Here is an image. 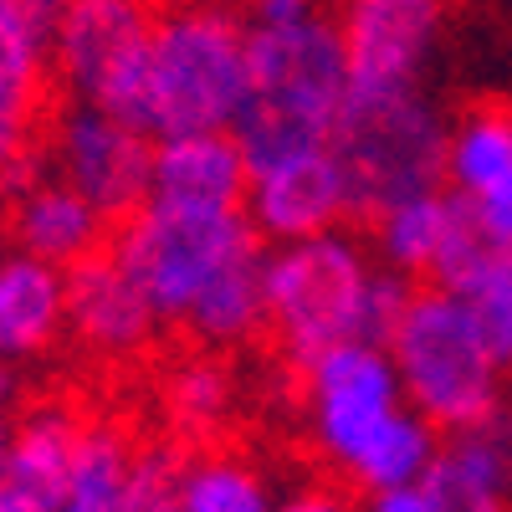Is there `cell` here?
Returning <instances> with one entry per match:
<instances>
[{
    "label": "cell",
    "instance_id": "cell-1",
    "mask_svg": "<svg viewBox=\"0 0 512 512\" xmlns=\"http://www.w3.org/2000/svg\"><path fill=\"white\" fill-rule=\"evenodd\" d=\"M246 98L231 139L246 175L262 164L328 149L349 98V57L333 0H241Z\"/></svg>",
    "mask_w": 512,
    "mask_h": 512
},
{
    "label": "cell",
    "instance_id": "cell-2",
    "mask_svg": "<svg viewBox=\"0 0 512 512\" xmlns=\"http://www.w3.org/2000/svg\"><path fill=\"white\" fill-rule=\"evenodd\" d=\"M303 425L313 451L359 492L410 487L431 472L441 431L425 420L384 344H333L303 369Z\"/></svg>",
    "mask_w": 512,
    "mask_h": 512
},
{
    "label": "cell",
    "instance_id": "cell-3",
    "mask_svg": "<svg viewBox=\"0 0 512 512\" xmlns=\"http://www.w3.org/2000/svg\"><path fill=\"white\" fill-rule=\"evenodd\" d=\"M267 333L287 354L292 369H303L333 344H384L410 303L415 282L379 267V256L359 246L344 226L282 241L267 251Z\"/></svg>",
    "mask_w": 512,
    "mask_h": 512
},
{
    "label": "cell",
    "instance_id": "cell-4",
    "mask_svg": "<svg viewBox=\"0 0 512 512\" xmlns=\"http://www.w3.org/2000/svg\"><path fill=\"white\" fill-rule=\"evenodd\" d=\"M246 98L241 11L221 0H175L154 16L134 123L149 139L231 134Z\"/></svg>",
    "mask_w": 512,
    "mask_h": 512
},
{
    "label": "cell",
    "instance_id": "cell-5",
    "mask_svg": "<svg viewBox=\"0 0 512 512\" xmlns=\"http://www.w3.org/2000/svg\"><path fill=\"white\" fill-rule=\"evenodd\" d=\"M446 113L425 88H349L333 123L349 221H374L405 195L446 185Z\"/></svg>",
    "mask_w": 512,
    "mask_h": 512
},
{
    "label": "cell",
    "instance_id": "cell-6",
    "mask_svg": "<svg viewBox=\"0 0 512 512\" xmlns=\"http://www.w3.org/2000/svg\"><path fill=\"white\" fill-rule=\"evenodd\" d=\"M384 349L395 359L405 384V400L436 425L441 436L466 431L487 420L497 405L512 400V374L497 364L477 323L461 313V303L441 287H415L400 308Z\"/></svg>",
    "mask_w": 512,
    "mask_h": 512
},
{
    "label": "cell",
    "instance_id": "cell-7",
    "mask_svg": "<svg viewBox=\"0 0 512 512\" xmlns=\"http://www.w3.org/2000/svg\"><path fill=\"white\" fill-rule=\"evenodd\" d=\"M128 267L154 303L164 328H185V318L200 308V297L226 272L262 256L267 241L256 236L246 210H205V205H169L144 195V205L128 221H118V236L108 246Z\"/></svg>",
    "mask_w": 512,
    "mask_h": 512
},
{
    "label": "cell",
    "instance_id": "cell-8",
    "mask_svg": "<svg viewBox=\"0 0 512 512\" xmlns=\"http://www.w3.org/2000/svg\"><path fill=\"white\" fill-rule=\"evenodd\" d=\"M154 16L149 0H67L47 41L52 82H62L67 98L134 123Z\"/></svg>",
    "mask_w": 512,
    "mask_h": 512
},
{
    "label": "cell",
    "instance_id": "cell-9",
    "mask_svg": "<svg viewBox=\"0 0 512 512\" xmlns=\"http://www.w3.org/2000/svg\"><path fill=\"white\" fill-rule=\"evenodd\" d=\"M41 164L67 180L108 226L128 221L149 195L154 139L108 108L67 98L41 128Z\"/></svg>",
    "mask_w": 512,
    "mask_h": 512
},
{
    "label": "cell",
    "instance_id": "cell-10",
    "mask_svg": "<svg viewBox=\"0 0 512 512\" xmlns=\"http://www.w3.org/2000/svg\"><path fill=\"white\" fill-rule=\"evenodd\" d=\"M446 31L451 0H338L349 88H425Z\"/></svg>",
    "mask_w": 512,
    "mask_h": 512
},
{
    "label": "cell",
    "instance_id": "cell-11",
    "mask_svg": "<svg viewBox=\"0 0 512 512\" xmlns=\"http://www.w3.org/2000/svg\"><path fill=\"white\" fill-rule=\"evenodd\" d=\"M159 333L164 323L154 303L108 246L67 267V338L77 349H88L103 364H128L144 359Z\"/></svg>",
    "mask_w": 512,
    "mask_h": 512
},
{
    "label": "cell",
    "instance_id": "cell-12",
    "mask_svg": "<svg viewBox=\"0 0 512 512\" xmlns=\"http://www.w3.org/2000/svg\"><path fill=\"white\" fill-rule=\"evenodd\" d=\"M246 221L272 246L338 231L349 221V190H344V169H338L333 149L292 154V159L251 169L246 175Z\"/></svg>",
    "mask_w": 512,
    "mask_h": 512
},
{
    "label": "cell",
    "instance_id": "cell-13",
    "mask_svg": "<svg viewBox=\"0 0 512 512\" xmlns=\"http://www.w3.org/2000/svg\"><path fill=\"white\" fill-rule=\"evenodd\" d=\"M6 195V236L16 251L41 256L52 267H77L108 241V221L82 200L67 180H57L47 164H31L26 175L0 190Z\"/></svg>",
    "mask_w": 512,
    "mask_h": 512
},
{
    "label": "cell",
    "instance_id": "cell-14",
    "mask_svg": "<svg viewBox=\"0 0 512 512\" xmlns=\"http://www.w3.org/2000/svg\"><path fill=\"white\" fill-rule=\"evenodd\" d=\"M369 231H374L379 267L400 272L405 282H441V272L482 236L466 200L451 195L446 185L395 200L369 221Z\"/></svg>",
    "mask_w": 512,
    "mask_h": 512
},
{
    "label": "cell",
    "instance_id": "cell-15",
    "mask_svg": "<svg viewBox=\"0 0 512 512\" xmlns=\"http://www.w3.org/2000/svg\"><path fill=\"white\" fill-rule=\"evenodd\" d=\"M52 52L47 36L0 11V190H11L36 164L47 128Z\"/></svg>",
    "mask_w": 512,
    "mask_h": 512
},
{
    "label": "cell",
    "instance_id": "cell-16",
    "mask_svg": "<svg viewBox=\"0 0 512 512\" xmlns=\"http://www.w3.org/2000/svg\"><path fill=\"white\" fill-rule=\"evenodd\" d=\"M425 487L441 512H512V400L441 436Z\"/></svg>",
    "mask_w": 512,
    "mask_h": 512
},
{
    "label": "cell",
    "instance_id": "cell-17",
    "mask_svg": "<svg viewBox=\"0 0 512 512\" xmlns=\"http://www.w3.org/2000/svg\"><path fill=\"white\" fill-rule=\"evenodd\" d=\"M67 338V272L26 251H0V364H31Z\"/></svg>",
    "mask_w": 512,
    "mask_h": 512
},
{
    "label": "cell",
    "instance_id": "cell-18",
    "mask_svg": "<svg viewBox=\"0 0 512 512\" xmlns=\"http://www.w3.org/2000/svg\"><path fill=\"white\" fill-rule=\"evenodd\" d=\"M82 420L88 415L72 405H36L26 420H16L0 461V512H52Z\"/></svg>",
    "mask_w": 512,
    "mask_h": 512
},
{
    "label": "cell",
    "instance_id": "cell-19",
    "mask_svg": "<svg viewBox=\"0 0 512 512\" xmlns=\"http://www.w3.org/2000/svg\"><path fill=\"white\" fill-rule=\"evenodd\" d=\"M149 195L169 205L246 210V159L231 134H169L154 139Z\"/></svg>",
    "mask_w": 512,
    "mask_h": 512
},
{
    "label": "cell",
    "instance_id": "cell-20",
    "mask_svg": "<svg viewBox=\"0 0 512 512\" xmlns=\"http://www.w3.org/2000/svg\"><path fill=\"white\" fill-rule=\"evenodd\" d=\"M512 185V103L482 98L446 123V190L477 205Z\"/></svg>",
    "mask_w": 512,
    "mask_h": 512
},
{
    "label": "cell",
    "instance_id": "cell-21",
    "mask_svg": "<svg viewBox=\"0 0 512 512\" xmlns=\"http://www.w3.org/2000/svg\"><path fill=\"white\" fill-rule=\"evenodd\" d=\"M431 287L456 297L461 313L477 323L487 349L497 354V364L512 374V246L477 236Z\"/></svg>",
    "mask_w": 512,
    "mask_h": 512
},
{
    "label": "cell",
    "instance_id": "cell-22",
    "mask_svg": "<svg viewBox=\"0 0 512 512\" xmlns=\"http://www.w3.org/2000/svg\"><path fill=\"white\" fill-rule=\"evenodd\" d=\"M134 436L118 420H82V436L72 446L62 492L52 502V512H118L128 477H134Z\"/></svg>",
    "mask_w": 512,
    "mask_h": 512
},
{
    "label": "cell",
    "instance_id": "cell-23",
    "mask_svg": "<svg viewBox=\"0 0 512 512\" xmlns=\"http://www.w3.org/2000/svg\"><path fill=\"white\" fill-rule=\"evenodd\" d=\"M236 400H241V384L226 354L216 349H200L164 374V415L190 441H210L216 431H226L236 415Z\"/></svg>",
    "mask_w": 512,
    "mask_h": 512
},
{
    "label": "cell",
    "instance_id": "cell-24",
    "mask_svg": "<svg viewBox=\"0 0 512 512\" xmlns=\"http://www.w3.org/2000/svg\"><path fill=\"white\" fill-rule=\"evenodd\" d=\"M277 487L246 451L210 446L180 466V507L185 512H277Z\"/></svg>",
    "mask_w": 512,
    "mask_h": 512
},
{
    "label": "cell",
    "instance_id": "cell-25",
    "mask_svg": "<svg viewBox=\"0 0 512 512\" xmlns=\"http://www.w3.org/2000/svg\"><path fill=\"white\" fill-rule=\"evenodd\" d=\"M180 466H185V456H175L169 446H139L134 477H128L118 512H185L180 507Z\"/></svg>",
    "mask_w": 512,
    "mask_h": 512
},
{
    "label": "cell",
    "instance_id": "cell-26",
    "mask_svg": "<svg viewBox=\"0 0 512 512\" xmlns=\"http://www.w3.org/2000/svg\"><path fill=\"white\" fill-rule=\"evenodd\" d=\"M359 512H441V507H436L431 487H425V477H420V482H410V487H384V492H364Z\"/></svg>",
    "mask_w": 512,
    "mask_h": 512
},
{
    "label": "cell",
    "instance_id": "cell-27",
    "mask_svg": "<svg viewBox=\"0 0 512 512\" xmlns=\"http://www.w3.org/2000/svg\"><path fill=\"white\" fill-rule=\"evenodd\" d=\"M277 512H359V507L333 487H297L277 502Z\"/></svg>",
    "mask_w": 512,
    "mask_h": 512
},
{
    "label": "cell",
    "instance_id": "cell-28",
    "mask_svg": "<svg viewBox=\"0 0 512 512\" xmlns=\"http://www.w3.org/2000/svg\"><path fill=\"white\" fill-rule=\"evenodd\" d=\"M62 6H67V0H0V11L16 16V21H26L31 31H41L47 41H52V26H57Z\"/></svg>",
    "mask_w": 512,
    "mask_h": 512
},
{
    "label": "cell",
    "instance_id": "cell-29",
    "mask_svg": "<svg viewBox=\"0 0 512 512\" xmlns=\"http://www.w3.org/2000/svg\"><path fill=\"white\" fill-rule=\"evenodd\" d=\"M11 431H16V420H11V410L0 405V461H6V446H11Z\"/></svg>",
    "mask_w": 512,
    "mask_h": 512
}]
</instances>
